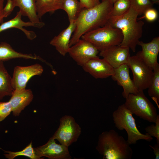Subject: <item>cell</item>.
Segmentation results:
<instances>
[{
  "instance_id": "obj_15",
  "label": "cell",
  "mask_w": 159,
  "mask_h": 159,
  "mask_svg": "<svg viewBox=\"0 0 159 159\" xmlns=\"http://www.w3.org/2000/svg\"><path fill=\"white\" fill-rule=\"evenodd\" d=\"M22 16L20 11H18L16 16L13 19L6 22L2 23L0 25V33L11 28H16L21 30L25 34L27 38L32 40L37 37L36 33L33 31L26 30L24 26H33L41 28L45 25L44 22L33 23L31 21L25 22L21 18Z\"/></svg>"
},
{
  "instance_id": "obj_14",
  "label": "cell",
  "mask_w": 159,
  "mask_h": 159,
  "mask_svg": "<svg viewBox=\"0 0 159 159\" xmlns=\"http://www.w3.org/2000/svg\"><path fill=\"white\" fill-rule=\"evenodd\" d=\"M114 73L111 77L113 80L123 88L122 96L126 98L130 94H137L138 91L135 87L129 74V68L127 64L114 69Z\"/></svg>"
},
{
  "instance_id": "obj_29",
  "label": "cell",
  "mask_w": 159,
  "mask_h": 159,
  "mask_svg": "<svg viewBox=\"0 0 159 159\" xmlns=\"http://www.w3.org/2000/svg\"><path fill=\"white\" fill-rule=\"evenodd\" d=\"M12 111L9 102H0V122L4 120Z\"/></svg>"
},
{
  "instance_id": "obj_28",
  "label": "cell",
  "mask_w": 159,
  "mask_h": 159,
  "mask_svg": "<svg viewBox=\"0 0 159 159\" xmlns=\"http://www.w3.org/2000/svg\"><path fill=\"white\" fill-rule=\"evenodd\" d=\"M155 125L152 124L145 128L146 133L151 137L156 138V140L159 141V115L157 116Z\"/></svg>"
},
{
  "instance_id": "obj_37",
  "label": "cell",
  "mask_w": 159,
  "mask_h": 159,
  "mask_svg": "<svg viewBox=\"0 0 159 159\" xmlns=\"http://www.w3.org/2000/svg\"></svg>"
},
{
  "instance_id": "obj_12",
  "label": "cell",
  "mask_w": 159,
  "mask_h": 159,
  "mask_svg": "<svg viewBox=\"0 0 159 159\" xmlns=\"http://www.w3.org/2000/svg\"><path fill=\"white\" fill-rule=\"evenodd\" d=\"M99 55L114 69L127 64L130 56L129 48L120 45L112 46L100 51Z\"/></svg>"
},
{
  "instance_id": "obj_31",
  "label": "cell",
  "mask_w": 159,
  "mask_h": 159,
  "mask_svg": "<svg viewBox=\"0 0 159 159\" xmlns=\"http://www.w3.org/2000/svg\"><path fill=\"white\" fill-rule=\"evenodd\" d=\"M15 7L13 0H7L6 4L3 10V17H6L9 16L13 11Z\"/></svg>"
},
{
  "instance_id": "obj_9",
  "label": "cell",
  "mask_w": 159,
  "mask_h": 159,
  "mask_svg": "<svg viewBox=\"0 0 159 159\" xmlns=\"http://www.w3.org/2000/svg\"><path fill=\"white\" fill-rule=\"evenodd\" d=\"M99 51L91 43L80 39L70 47L68 53L78 65L82 67L91 59L98 57Z\"/></svg>"
},
{
  "instance_id": "obj_13",
  "label": "cell",
  "mask_w": 159,
  "mask_h": 159,
  "mask_svg": "<svg viewBox=\"0 0 159 159\" xmlns=\"http://www.w3.org/2000/svg\"><path fill=\"white\" fill-rule=\"evenodd\" d=\"M83 70L96 79H103L112 76L114 68L104 59L92 58L82 67Z\"/></svg>"
},
{
  "instance_id": "obj_18",
  "label": "cell",
  "mask_w": 159,
  "mask_h": 159,
  "mask_svg": "<svg viewBox=\"0 0 159 159\" xmlns=\"http://www.w3.org/2000/svg\"><path fill=\"white\" fill-rule=\"evenodd\" d=\"M76 26V21L69 22V26L54 37L50 41V44L54 46L62 55L64 56L68 53L70 47L69 43L72 34Z\"/></svg>"
},
{
  "instance_id": "obj_11",
  "label": "cell",
  "mask_w": 159,
  "mask_h": 159,
  "mask_svg": "<svg viewBox=\"0 0 159 159\" xmlns=\"http://www.w3.org/2000/svg\"><path fill=\"white\" fill-rule=\"evenodd\" d=\"M55 140L51 137L45 144L34 148L39 159L43 157L50 159H71L68 147L57 143Z\"/></svg>"
},
{
  "instance_id": "obj_35",
  "label": "cell",
  "mask_w": 159,
  "mask_h": 159,
  "mask_svg": "<svg viewBox=\"0 0 159 159\" xmlns=\"http://www.w3.org/2000/svg\"><path fill=\"white\" fill-rule=\"evenodd\" d=\"M153 4H158L159 0H150Z\"/></svg>"
},
{
  "instance_id": "obj_23",
  "label": "cell",
  "mask_w": 159,
  "mask_h": 159,
  "mask_svg": "<svg viewBox=\"0 0 159 159\" xmlns=\"http://www.w3.org/2000/svg\"><path fill=\"white\" fill-rule=\"evenodd\" d=\"M82 8L78 0H62L60 9L66 12L70 22L76 20Z\"/></svg>"
},
{
  "instance_id": "obj_16",
  "label": "cell",
  "mask_w": 159,
  "mask_h": 159,
  "mask_svg": "<svg viewBox=\"0 0 159 159\" xmlns=\"http://www.w3.org/2000/svg\"><path fill=\"white\" fill-rule=\"evenodd\" d=\"M142 50L136 54L153 69L159 64L157 61L159 52V37L153 38L148 43L139 41L138 44Z\"/></svg>"
},
{
  "instance_id": "obj_27",
  "label": "cell",
  "mask_w": 159,
  "mask_h": 159,
  "mask_svg": "<svg viewBox=\"0 0 159 159\" xmlns=\"http://www.w3.org/2000/svg\"><path fill=\"white\" fill-rule=\"evenodd\" d=\"M130 7L138 13L143 14L148 9L153 7V4L150 0H130Z\"/></svg>"
},
{
  "instance_id": "obj_20",
  "label": "cell",
  "mask_w": 159,
  "mask_h": 159,
  "mask_svg": "<svg viewBox=\"0 0 159 159\" xmlns=\"http://www.w3.org/2000/svg\"><path fill=\"white\" fill-rule=\"evenodd\" d=\"M15 7H18L22 16L28 17L30 21L39 23L41 21L36 11L37 0H13Z\"/></svg>"
},
{
  "instance_id": "obj_7",
  "label": "cell",
  "mask_w": 159,
  "mask_h": 159,
  "mask_svg": "<svg viewBox=\"0 0 159 159\" xmlns=\"http://www.w3.org/2000/svg\"><path fill=\"white\" fill-rule=\"evenodd\" d=\"M127 64L132 72L134 84L138 91L148 88L153 76V69L137 54L130 56Z\"/></svg>"
},
{
  "instance_id": "obj_36",
  "label": "cell",
  "mask_w": 159,
  "mask_h": 159,
  "mask_svg": "<svg viewBox=\"0 0 159 159\" xmlns=\"http://www.w3.org/2000/svg\"><path fill=\"white\" fill-rule=\"evenodd\" d=\"M111 2L113 4L115 2L117 1L118 0H110Z\"/></svg>"
},
{
  "instance_id": "obj_26",
  "label": "cell",
  "mask_w": 159,
  "mask_h": 159,
  "mask_svg": "<svg viewBox=\"0 0 159 159\" xmlns=\"http://www.w3.org/2000/svg\"><path fill=\"white\" fill-rule=\"evenodd\" d=\"M130 6V0H118L113 4L112 15L121 16L126 12Z\"/></svg>"
},
{
  "instance_id": "obj_3",
  "label": "cell",
  "mask_w": 159,
  "mask_h": 159,
  "mask_svg": "<svg viewBox=\"0 0 159 159\" xmlns=\"http://www.w3.org/2000/svg\"><path fill=\"white\" fill-rule=\"evenodd\" d=\"M96 149L104 159H131L133 153L127 141L113 129L99 135Z\"/></svg>"
},
{
  "instance_id": "obj_25",
  "label": "cell",
  "mask_w": 159,
  "mask_h": 159,
  "mask_svg": "<svg viewBox=\"0 0 159 159\" xmlns=\"http://www.w3.org/2000/svg\"><path fill=\"white\" fill-rule=\"evenodd\" d=\"M3 150L5 153L4 154V156L8 159H13L15 157L20 156H26L31 159H40L36 155L34 148L33 147L32 142L21 151L14 152L10 151Z\"/></svg>"
},
{
  "instance_id": "obj_22",
  "label": "cell",
  "mask_w": 159,
  "mask_h": 159,
  "mask_svg": "<svg viewBox=\"0 0 159 159\" xmlns=\"http://www.w3.org/2000/svg\"><path fill=\"white\" fill-rule=\"evenodd\" d=\"M62 0H37L36 9L39 19L47 13H53L61 9Z\"/></svg>"
},
{
  "instance_id": "obj_2",
  "label": "cell",
  "mask_w": 159,
  "mask_h": 159,
  "mask_svg": "<svg viewBox=\"0 0 159 159\" xmlns=\"http://www.w3.org/2000/svg\"><path fill=\"white\" fill-rule=\"evenodd\" d=\"M139 14L131 7L123 14L120 16H111L107 23L112 27L120 30L123 38L120 46L128 47L133 52L142 37L144 22L138 20Z\"/></svg>"
},
{
  "instance_id": "obj_6",
  "label": "cell",
  "mask_w": 159,
  "mask_h": 159,
  "mask_svg": "<svg viewBox=\"0 0 159 159\" xmlns=\"http://www.w3.org/2000/svg\"><path fill=\"white\" fill-rule=\"evenodd\" d=\"M124 104L132 114L143 119L155 123L158 114L157 109L145 96L143 91L137 94H129Z\"/></svg>"
},
{
  "instance_id": "obj_1",
  "label": "cell",
  "mask_w": 159,
  "mask_h": 159,
  "mask_svg": "<svg viewBox=\"0 0 159 159\" xmlns=\"http://www.w3.org/2000/svg\"><path fill=\"white\" fill-rule=\"evenodd\" d=\"M113 4L110 0H102L92 8H82L76 20V26L70 40V47L84 34L105 25L112 16Z\"/></svg>"
},
{
  "instance_id": "obj_10",
  "label": "cell",
  "mask_w": 159,
  "mask_h": 159,
  "mask_svg": "<svg viewBox=\"0 0 159 159\" xmlns=\"http://www.w3.org/2000/svg\"><path fill=\"white\" fill-rule=\"evenodd\" d=\"M43 70L42 66L38 63L26 66H16L11 77L14 90L25 89L29 80L34 76L41 75Z\"/></svg>"
},
{
  "instance_id": "obj_19",
  "label": "cell",
  "mask_w": 159,
  "mask_h": 159,
  "mask_svg": "<svg viewBox=\"0 0 159 159\" xmlns=\"http://www.w3.org/2000/svg\"><path fill=\"white\" fill-rule=\"evenodd\" d=\"M17 58L39 60L46 62L39 56L31 54H24L14 50L9 44L5 42L0 43V61L4 62Z\"/></svg>"
},
{
  "instance_id": "obj_21",
  "label": "cell",
  "mask_w": 159,
  "mask_h": 159,
  "mask_svg": "<svg viewBox=\"0 0 159 159\" xmlns=\"http://www.w3.org/2000/svg\"><path fill=\"white\" fill-rule=\"evenodd\" d=\"M14 91L11 77L6 68L3 62L0 61V100L11 96Z\"/></svg>"
},
{
  "instance_id": "obj_4",
  "label": "cell",
  "mask_w": 159,
  "mask_h": 159,
  "mask_svg": "<svg viewBox=\"0 0 159 159\" xmlns=\"http://www.w3.org/2000/svg\"><path fill=\"white\" fill-rule=\"evenodd\" d=\"M132 115L124 104L119 105L112 115L115 126L119 130L126 131L127 141L130 145L136 144L139 140L151 141L153 140L152 137L146 132L145 134L141 133L138 129Z\"/></svg>"
},
{
  "instance_id": "obj_8",
  "label": "cell",
  "mask_w": 159,
  "mask_h": 159,
  "mask_svg": "<svg viewBox=\"0 0 159 159\" xmlns=\"http://www.w3.org/2000/svg\"><path fill=\"white\" fill-rule=\"evenodd\" d=\"M81 132V128L74 118L70 115H65L60 118L59 127L52 137L68 147L77 141Z\"/></svg>"
},
{
  "instance_id": "obj_17",
  "label": "cell",
  "mask_w": 159,
  "mask_h": 159,
  "mask_svg": "<svg viewBox=\"0 0 159 159\" xmlns=\"http://www.w3.org/2000/svg\"><path fill=\"white\" fill-rule=\"evenodd\" d=\"M9 100L13 114L18 116L21 111L32 102L34 95L30 89L14 90Z\"/></svg>"
},
{
  "instance_id": "obj_34",
  "label": "cell",
  "mask_w": 159,
  "mask_h": 159,
  "mask_svg": "<svg viewBox=\"0 0 159 159\" xmlns=\"http://www.w3.org/2000/svg\"><path fill=\"white\" fill-rule=\"evenodd\" d=\"M4 0H0V24L2 23L3 19L2 15L3 10L4 8Z\"/></svg>"
},
{
  "instance_id": "obj_33",
  "label": "cell",
  "mask_w": 159,
  "mask_h": 159,
  "mask_svg": "<svg viewBox=\"0 0 159 159\" xmlns=\"http://www.w3.org/2000/svg\"><path fill=\"white\" fill-rule=\"evenodd\" d=\"M156 143L153 146L149 145V146L153 150L155 155V159H159V141L156 140Z\"/></svg>"
},
{
  "instance_id": "obj_5",
  "label": "cell",
  "mask_w": 159,
  "mask_h": 159,
  "mask_svg": "<svg viewBox=\"0 0 159 159\" xmlns=\"http://www.w3.org/2000/svg\"><path fill=\"white\" fill-rule=\"evenodd\" d=\"M81 38L91 43L100 51L112 46L119 45L123 37L120 30L107 23L86 33Z\"/></svg>"
},
{
  "instance_id": "obj_32",
  "label": "cell",
  "mask_w": 159,
  "mask_h": 159,
  "mask_svg": "<svg viewBox=\"0 0 159 159\" xmlns=\"http://www.w3.org/2000/svg\"><path fill=\"white\" fill-rule=\"evenodd\" d=\"M83 8L89 9L92 8L100 3V0H80Z\"/></svg>"
},
{
  "instance_id": "obj_24",
  "label": "cell",
  "mask_w": 159,
  "mask_h": 159,
  "mask_svg": "<svg viewBox=\"0 0 159 159\" xmlns=\"http://www.w3.org/2000/svg\"><path fill=\"white\" fill-rule=\"evenodd\" d=\"M153 72L151 82L148 88V94L159 108V64L153 69Z\"/></svg>"
},
{
  "instance_id": "obj_30",
  "label": "cell",
  "mask_w": 159,
  "mask_h": 159,
  "mask_svg": "<svg viewBox=\"0 0 159 159\" xmlns=\"http://www.w3.org/2000/svg\"><path fill=\"white\" fill-rule=\"evenodd\" d=\"M143 14L144 18L147 21L150 22L155 21L158 16V11L153 7L147 9Z\"/></svg>"
}]
</instances>
